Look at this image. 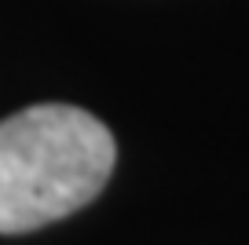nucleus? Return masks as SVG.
<instances>
[{
	"label": "nucleus",
	"instance_id": "1",
	"mask_svg": "<svg viewBox=\"0 0 249 245\" xmlns=\"http://www.w3.org/2000/svg\"><path fill=\"white\" fill-rule=\"evenodd\" d=\"M117 146L81 106L40 103L0 121V234H26L85 209L107 187Z\"/></svg>",
	"mask_w": 249,
	"mask_h": 245
}]
</instances>
